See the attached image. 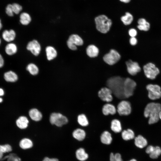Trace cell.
Wrapping results in <instances>:
<instances>
[{"label":"cell","mask_w":161,"mask_h":161,"mask_svg":"<svg viewBox=\"0 0 161 161\" xmlns=\"http://www.w3.org/2000/svg\"><path fill=\"white\" fill-rule=\"evenodd\" d=\"M126 63L127 71L131 75L134 76L141 71V68L137 62L129 60Z\"/></svg>","instance_id":"7c38bea8"},{"label":"cell","mask_w":161,"mask_h":161,"mask_svg":"<svg viewBox=\"0 0 161 161\" xmlns=\"http://www.w3.org/2000/svg\"><path fill=\"white\" fill-rule=\"evenodd\" d=\"M110 161H123L120 154L118 153L114 154L111 153L110 156Z\"/></svg>","instance_id":"8d00e7d4"},{"label":"cell","mask_w":161,"mask_h":161,"mask_svg":"<svg viewBox=\"0 0 161 161\" xmlns=\"http://www.w3.org/2000/svg\"><path fill=\"white\" fill-rule=\"evenodd\" d=\"M6 14L10 16H13L14 13L12 9V4H8L6 8Z\"/></svg>","instance_id":"f35d334b"},{"label":"cell","mask_w":161,"mask_h":161,"mask_svg":"<svg viewBox=\"0 0 161 161\" xmlns=\"http://www.w3.org/2000/svg\"><path fill=\"white\" fill-rule=\"evenodd\" d=\"M4 78L7 81L11 82H15L18 79L17 75L12 71L6 72L4 74Z\"/></svg>","instance_id":"44dd1931"},{"label":"cell","mask_w":161,"mask_h":161,"mask_svg":"<svg viewBox=\"0 0 161 161\" xmlns=\"http://www.w3.org/2000/svg\"><path fill=\"white\" fill-rule=\"evenodd\" d=\"M20 21L24 25H28L31 20V17L29 14L26 13H21L20 16Z\"/></svg>","instance_id":"f546056e"},{"label":"cell","mask_w":161,"mask_h":161,"mask_svg":"<svg viewBox=\"0 0 161 161\" xmlns=\"http://www.w3.org/2000/svg\"><path fill=\"white\" fill-rule=\"evenodd\" d=\"M137 86V83L129 78L125 79L123 85L124 95L125 98L132 96Z\"/></svg>","instance_id":"5b68a950"},{"label":"cell","mask_w":161,"mask_h":161,"mask_svg":"<svg viewBox=\"0 0 161 161\" xmlns=\"http://www.w3.org/2000/svg\"><path fill=\"white\" fill-rule=\"evenodd\" d=\"M120 55L116 50L112 49L103 57L104 61L109 65H112L117 62L120 58Z\"/></svg>","instance_id":"30bf717a"},{"label":"cell","mask_w":161,"mask_h":161,"mask_svg":"<svg viewBox=\"0 0 161 161\" xmlns=\"http://www.w3.org/2000/svg\"><path fill=\"white\" fill-rule=\"evenodd\" d=\"M7 159V161H21V159L16 154L11 153L3 158L2 160H4Z\"/></svg>","instance_id":"d590c367"},{"label":"cell","mask_w":161,"mask_h":161,"mask_svg":"<svg viewBox=\"0 0 161 161\" xmlns=\"http://www.w3.org/2000/svg\"><path fill=\"white\" fill-rule=\"evenodd\" d=\"M148 97L151 101H154L161 97V87L157 84L149 83L146 86Z\"/></svg>","instance_id":"277c9868"},{"label":"cell","mask_w":161,"mask_h":161,"mask_svg":"<svg viewBox=\"0 0 161 161\" xmlns=\"http://www.w3.org/2000/svg\"><path fill=\"white\" fill-rule=\"evenodd\" d=\"M83 44V39L80 36L76 34L70 35L67 41L68 47L69 49L73 50L77 49V46H81Z\"/></svg>","instance_id":"ba28073f"},{"label":"cell","mask_w":161,"mask_h":161,"mask_svg":"<svg viewBox=\"0 0 161 161\" xmlns=\"http://www.w3.org/2000/svg\"><path fill=\"white\" fill-rule=\"evenodd\" d=\"M1 40H0V44H1Z\"/></svg>","instance_id":"816d5d0a"},{"label":"cell","mask_w":161,"mask_h":161,"mask_svg":"<svg viewBox=\"0 0 161 161\" xmlns=\"http://www.w3.org/2000/svg\"><path fill=\"white\" fill-rule=\"evenodd\" d=\"M72 136L76 140L80 141H82L85 138L86 133L83 130L77 129L73 131Z\"/></svg>","instance_id":"603a6c76"},{"label":"cell","mask_w":161,"mask_h":161,"mask_svg":"<svg viewBox=\"0 0 161 161\" xmlns=\"http://www.w3.org/2000/svg\"><path fill=\"white\" fill-rule=\"evenodd\" d=\"M78 123L82 126H86L89 124V122L86 116L83 114L79 115L77 118Z\"/></svg>","instance_id":"836d02e7"},{"label":"cell","mask_w":161,"mask_h":161,"mask_svg":"<svg viewBox=\"0 0 161 161\" xmlns=\"http://www.w3.org/2000/svg\"><path fill=\"white\" fill-rule=\"evenodd\" d=\"M161 154V149L158 146L154 147L153 151L149 154L150 157L152 159L157 158Z\"/></svg>","instance_id":"e575fe53"},{"label":"cell","mask_w":161,"mask_h":161,"mask_svg":"<svg viewBox=\"0 0 161 161\" xmlns=\"http://www.w3.org/2000/svg\"><path fill=\"white\" fill-rule=\"evenodd\" d=\"M121 135L123 139L125 140L132 139L134 137V132L129 129L123 130L122 132Z\"/></svg>","instance_id":"83f0119b"},{"label":"cell","mask_w":161,"mask_h":161,"mask_svg":"<svg viewBox=\"0 0 161 161\" xmlns=\"http://www.w3.org/2000/svg\"><path fill=\"white\" fill-rule=\"evenodd\" d=\"M154 148V147L152 145L148 146L146 150V153L148 154H150L153 151Z\"/></svg>","instance_id":"b9f144b4"},{"label":"cell","mask_w":161,"mask_h":161,"mask_svg":"<svg viewBox=\"0 0 161 161\" xmlns=\"http://www.w3.org/2000/svg\"><path fill=\"white\" fill-rule=\"evenodd\" d=\"M45 52L48 61L53 60L57 56V51L56 49L52 46L47 47L45 49Z\"/></svg>","instance_id":"2e32d148"},{"label":"cell","mask_w":161,"mask_h":161,"mask_svg":"<svg viewBox=\"0 0 161 161\" xmlns=\"http://www.w3.org/2000/svg\"><path fill=\"white\" fill-rule=\"evenodd\" d=\"M129 35L131 37H135L137 35V30L133 28L130 29L129 31Z\"/></svg>","instance_id":"ab89813d"},{"label":"cell","mask_w":161,"mask_h":161,"mask_svg":"<svg viewBox=\"0 0 161 161\" xmlns=\"http://www.w3.org/2000/svg\"><path fill=\"white\" fill-rule=\"evenodd\" d=\"M159 117L160 120H161V110L159 113Z\"/></svg>","instance_id":"7dc6e473"},{"label":"cell","mask_w":161,"mask_h":161,"mask_svg":"<svg viewBox=\"0 0 161 161\" xmlns=\"http://www.w3.org/2000/svg\"><path fill=\"white\" fill-rule=\"evenodd\" d=\"M111 128L115 133L120 132L122 130V127L120 121L116 119H114L111 122Z\"/></svg>","instance_id":"d4e9b609"},{"label":"cell","mask_w":161,"mask_h":161,"mask_svg":"<svg viewBox=\"0 0 161 161\" xmlns=\"http://www.w3.org/2000/svg\"><path fill=\"white\" fill-rule=\"evenodd\" d=\"M134 142L135 145L140 148H144L147 144L146 139L140 135H138L135 138Z\"/></svg>","instance_id":"7402d4cb"},{"label":"cell","mask_w":161,"mask_h":161,"mask_svg":"<svg viewBox=\"0 0 161 161\" xmlns=\"http://www.w3.org/2000/svg\"><path fill=\"white\" fill-rule=\"evenodd\" d=\"M4 64V60L2 55L0 54V68L2 67Z\"/></svg>","instance_id":"ee69618b"},{"label":"cell","mask_w":161,"mask_h":161,"mask_svg":"<svg viewBox=\"0 0 161 161\" xmlns=\"http://www.w3.org/2000/svg\"><path fill=\"white\" fill-rule=\"evenodd\" d=\"M129 161H137V160L134 159H132L130 160Z\"/></svg>","instance_id":"f907efd6"},{"label":"cell","mask_w":161,"mask_h":161,"mask_svg":"<svg viewBox=\"0 0 161 161\" xmlns=\"http://www.w3.org/2000/svg\"><path fill=\"white\" fill-rule=\"evenodd\" d=\"M100 140L103 144H110L112 140L111 134L108 131H104L101 135Z\"/></svg>","instance_id":"cb8c5ba5"},{"label":"cell","mask_w":161,"mask_h":161,"mask_svg":"<svg viewBox=\"0 0 161 161\" xmlns=\"http://www.w3.org/2000/svg\"><path fill=\"white\" fill-rule=\"evenodd\" d=\"M76 156L77 158L81 161L85 160L88 157V154L85 152L84 149L82 148L77 150L76 152Z\"/></svg>","instance_id":"f1b7e54d"},{"label":"cell","mask_w":161,"mask_h":161,"mask_svg":"<svg viewBox=\"0 0 161 161\" xmlns=\"http://www.w3.org/2000/svg\"><path fill=\"white\" fill-rule=\"evenodd\" d=\"M161 110V104L152 101L148 103L145 107L143 115L148 118V123L149 125L157 123L160 120L159 113Z\"/></svg>","instance_id":"6da1fadb"},{"label":"cell","mask_w":161,"mask_h":161,"mask_svg":"<svg viewBox=\"0 0 161 161\" xmlns=\"http://www.w3.org/2000/svg\"><path fill=\"white\" fill-rule=\"evenodd\" d=\"M49 121L51 124L60 127L67 123L68 120L66 117L62 114L54 112L50 115Z\"/></svg>","instance_id":"52a82bcc"},{"label":"cell","mask_w":161,"mask_h":161,"mask_svg":"<svg viewBox=\"0 0 161 161\" xmlns=\"http://www.w3.org/2000/svg\"><path fill=\"white\" fill-rule=\"evenodd\" d=\"M129 42L132 45H135L137 43V40L135 37H131L130 39Z\"/></svg>","instance_id":"60d3db41"},{"label":"cell","mask_w":161,"mask_h":161,"mask_svg":"<svg viewBox=\"0 0 161 161\" xmlns=\"http://www.w3.org/2000/svg\"><path fill=\"white\" fill-rule=\"evenodd\" d=\"M17 47L14 43H9L5 47V51L8 55H14L17 52Z\"/></svg>","instance_id":"4316f807"},{"label":"cell","mask_w":161,"mask_h":161,"mask_svg":"<svg viewBox=\"0 0 161 161\" xmlns=\"http://www.w3.org/2000/svg\"><path fill=\"white\" fill-rule=\"evenodd\" d=\"M117 110L120 115H129L132 111L131 104L128 101L122 100L118 103Z\"/></svg>","instance_id":"9c48e42d"},{"label":"cell","mask_w":161,"mask_h":161,"mask_svg":"<svg viewBox=\"0 0 161 161\" xmlns=\"http://www.w3.org/2000/svg\"><path fill=\"white\" fill-rule=\"evenodd\" d=\"M143 70L146 77L151 80L155 79L160 73L159 69L151 63H148L144 66Z\"/></svg>","instance_id":"8992f818"},{"label":"cell","mask_w":161,"mask_h":161,"mask_svg":"<svg viewBox=\"0 0 161 161\" xmlns=\"http://www.w3.org/2000/svg\"><path fill=\"white\" fill-rule=\"evenodd\" d=\"M86 52L89 56L93 58L98 55L99 51L98 48L96 46L93 45H90L87 47Z\"/></svg>","instance_id":"ffe728a7"},{"label":"cell","mask_w":161,"mask_h":161,"mask_svg":"<svg viewBox=\"0 0 161 161\" xmlns=\"http://www.w3.org/2000/svg\"><path fill=\"white\" fill-rule=\"evenodd\" d=\"M111 90L108 87L102 88L98 92L99 97L103 101L109 102L112 101L113 98Z\"/></svg>","instance_id":"8fae6325"},{"label":"cell","mask_w":161,"mask_h":161,"mask_svg":"<svg viewBox=\"0 0 161 161\" xmlns=\"http://www.w3.org/2000/svg\"><path fill=\"white\" fill-rule=\"evenodd\" d=\"M29 114L30 118L35 121L40 120L42 117L41 113L37 109L35 108L31 109L30 110Z\"/></svg>","instance_id":"e0dca14e"},{"label":"cell","mask_w":161,"mask_h":161,"mask_svg":"<svg viewBox=\"0 0 161 161\" xmlns=\"http://www.w3.org/2000/svg\"><path fill=\"white\" fill-rule=\"evenodd\" d=\"M120 1L125 3H128L131 0H120Z\"/></svg>","instance_id":"bcb514c9"},{"label":"cell","mask_w":161,"mask_h":161,"mask_svg":"<svg viewBox=\"0 0 161 161\" xmlns=\"http://www.w3.org/2000/svg\"><path fill=\"white\" fill-rule=\"evenodd\" d=\"M29 121L27 118L24 116L20 117L16 122L17 126L20 129H24L28 126Z\"/></svg>","instance_id":"ac0fdd59"},{"label":"cell","mask_w":161,"mask_h":161,"mask_svg":"<svg viewBox=\"0 0 161 161\" xmlns=\"http://www.w3.org/2000/svg\"><path fill=\"white\" fill-rule=\"evenodd\" d=\"M12 6L14 13L17 14H18L22 9V6L17 3L13 4Z\"/></svg>","instance_id":"74e56055"},{"label":"cell","mask_w":161,"mask_h":161,"mask_svg":"<svg viewBox=\"0 0 161 161\" xmlns=\"http://www.w3.org/2000/svg\"><path fill=\"white\" fill-rule=\"evenodd\" d=\"M12 150V148L9 144L0 145V160L2 159L4 153L10 152Z\"/></svg>","instance_id":"d6a6232c"},{"label":"cell","mask_w":161,"mask_h":161,"mask_svg":"<svg viewBox=\"0 0 161 161\" xmlns=\"http://www.w3.org/2000/svg\"><path fill=\"white\" fill-rule=\"evenodd\" d=\"M137 23L138 25L137 27L139 30L147 31L149 29L150 24L145 18H141L139 19Z\"/></svg>","instance_id":"d6986e66"},{"label":"cell","mask_w":161,"mask_h":161,"mask_svg":"<svg viewBox=\"0 0 161 161\" xmlns=\"http://www.w3.org/2000/svg\"><path fill=\"white\" fill-rule=\"evenodd\" d=\"M27 49L30 51L34 55H38L41 52V46L38 42L36 40L30 41L27 46Z\"/></svg>","instance_id":"4fadbf2b"},{"label":"cell","mask_w":161,"mask_h":161,"mask_svg":"<svg viewBox=\"0 0 161 161\" xmlns=\"http://www.w3.org/2000/svg\"><path fill=\"white\" fill-rule=\"evenodd\" d=\"M102 112L103 114L105 115H108L109 114L114 115L116 113V109L113 105L107 103L103 106Z\"/></svg>","instance_id":"9a60e30c"},{"label":"cell","mask_w":161,"mask_h":161,"mask_svg":"<svg viewBox=\"0 0 161 161\" xmlns=\"http://www.w3.org/2000/svg\"><path fill=\"white\" fill-rule=\"evenodd\" d=\"M2 101H3L2 99L0 97V103L2 102Z\"/></svg>","instance_id":"681fc988"},{"label":"cell","mask_w":161,"mask_h":161,"mask_svg":"<svg viewBox=\"0 0 161 161\" xmlns=\"http://www.w3.org/2000/svg\"><path fill=\"white\" fill-rule=\"evenodd\" d=\"M4 94V92L3 90L1 88H0V96H3Z\"/></svg>","instance_id":"f6af8a7d"},{"label":"cell","mask_w":161,"mask_h":161,"mask_svg":"<svg viewBox=\"0 0 161 161\" xmlns=\"http://www.w3.org/2000/svg\"><path fill=\"white\" fill-rule=\"evenodd\" d=\"M2 27V24L1 23V20L0 19V30L1 29Z\"/></svg>","instance_id":"c3c4849f"},{"label":"cell","mask_w":161,"mask_h":161,"mask_svg":"<svg viewBox=\"0 0 161 161\" xmlns=\"http://www.w3.org/2000/svg\"><path fill=\"white\" fill-rule=\"evenodd\" d=\"M42 161H59V160L57 158H51L47 157H46L44 158Z\"/></svg>","instance_id":"7bdbcfd3"},{"label":"cell","mask_w":161,"mask_h":161,"mask_svg":"<svg viewBox=\"0 0 161 161\" xmlns=\"http://www.w3.org/2000/svg\"><path fill=\"white\" fill-rule=\"evenodd\" d=\"M95 21L97 30L103 33L109 31L112 24L111 20L104 15H100L96 17Z\"/></svg>","instance_id":"3957f363"},{"label":"cell","mask_w":161,"mask_h":161,"mask_svg":"<svg viewBox=\"0 0 161 161\" xmlns=\"http://www.w3.org/2000/svg\"><path fill=\"white\" fill-rule=\"evenodd\" d=\"M26 69L32 75H37L39 72V69L38 66L33 63H30L27 67Z\"/></svg>","instance_id":"4dcf8cb0"},{"label":"cell","mask_w":161,"mask_h":161,"mask_svg":"<svg viewBox=\"0 0 161 161\" xmlns=\"http://www.w3.org/2000/svg\"><path fill=\"white\" fill-rule=\"evenodd\" d=\"M16 36L15 32L13 30H5L2 33L3 39L6 41L10 42L14 40Z\"/></svg>","instance_id":"5bb4252c"},{"label":"cell","mask_w":161,"mask_h":161,"mask_svg":"<svg viewBox=\"0 0 161 161\" xmlns=\"http://www.w3.org/2000/svg\"><path fill=\"white\" fill-rule=\"evenodd\" d=\"M33 144L32 140L27 138L22 139L20 141L19 144L20 147L24 149H28L32 148Z\"/></svg>","instance_id":"484cf974"},{"label":"cell","mask_w":161,"mask_h":161,"mask_svg":"<svg viewBox=\"0 0 161 161\" xmlns=\"http://www.w3.org/2000/svg\"><path fill=\"white\" fill-rule=\"evenodd\" d=\"M133 16L129 13L126 12L124 16L121 18V19L123 24L125 25L130 24L133 20Z\"/></svg>","instance_id":"1f68e13d"},{"label":"cell","mask_w":161,"mask_h":161,"mask_svg":"<svg viewBox=\"0 0 161 161\" xmlns=\"http://www.w3.org/2000/svg\"><path fill=\"white\" fill-rule=\"evenodd\" d=\"M125 78L119 76L112 77L106 81V85L112 91V93L119 99L125 98L123 92Z\"/></svg>","instance_id":"7a4b0ae2"}]
</instances>
